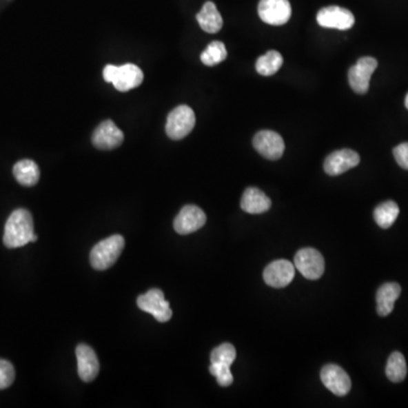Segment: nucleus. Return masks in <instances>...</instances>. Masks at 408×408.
Segmentation results:
<instances>
[{
  "label": "nucleus",
  "instance_id": "nucleus-1",
  "mask_svg": "<svg viewBox=\"0 0 408 408\" xmlns=\"http://www.w3.org/2000/svg\"><path fill=\"white\" fill-rule=\"evenodd\" d=\"M37 235H34L33 218L29 211L26 209H17L10 214L5 225L3 233V244L8 249H17L37 242Z\"/></svg>",
  "mask_w": 408,
  "mask_h": 408
},
{
  "label": "nucleus",
  "instance_id": "nucleus-2",
  "mask_svg": "<svg viewBox=\"0 0 408 408\" xmlns=\"http://www.w3.org/2000/svg\"><path fill=\"white\" fill-rule=\"evenodd\" d=\"M125 239L121 235H112L98 243L90 253V262L96 270H107L121 256L124 249Z\"/></svg>",
  "mask_w": 408,
  "mask_h": 408
},
{
  "label": "nucleus",
  "instance_id": "nucleus-3",
  "mask_svg": "<svg viewBox=\"0 0 408 408\" xmlns=\"http://www.w3.org/2000/svg\"><path fill=\"white\" fill-rule=\"evenodd\" d=\"M195 126V114L188 105H178L167 117L166 133L172 140H182Z\"/></svg>",
  "mask_w": 408,
  "mask_h": 408
},
{
  "label": "nucleus",
  "instance_id": "nucleus-4",
  "mask_svg": "<svg viewBox=\"0 0 408 408\" xmlns=\"http://www.w3.org/2000/svg\"><path fill=\"white\" fill-rule=\"evenodd\" d=\"M137 306L144 312L150 313L159 323H167L172 319V311L167 302L163 290L153 288L137 298Z\"/></svg>",
  "mask_w": 408,
  "mask_h": 408
},
{
  "label": "nucleus",
  "instance_id": "nucleus-5",
  "mask_svg": "<svg viewBox=\"0 0 408 408\" xmlns=\"http://www.w3.org/2000/svg\"><path fill=\"white\" fill-rule=\"evenodd\" d=\"M295 268L303 274L306 279L316 280L325 272V258L316 249L306 247L295 255Z\"/></svg>",
  "mask_w": 408,
  "mask_h": 408
},
{
  "label": "nucleus",
  "instance_id": "nucleus-6",
  "mask_svg": "<svg viewBox=\"0 0 408 408\" xmlns=\"http://www.w3.org/2000/svg\"><path fill=\"white\" fill-rule=\"evenodd\" d=\"M378 68V61L372 57H362L351 66L348 72V81L351 89L358 94H365L370 88V80L374 70Z\"/></svg>",
  "mask_w": 408,
  "mask_h": 408
},
{
  "label": "nucleus",
  "instance_id": "nucleus-7",
  "mask_svg": "<svg viewBox=\"0 0 408 408\" xmlns=\"http://www.w3.org/2000/svg\"><path fill=\"white\" fill-rule=\"evenodd\" d=\"M258 17L270 26H284L292 17V6L288 0H260Z\"/></svg>",
  "mask_w": 408,
  "mask_h": 408
},
{
  "label": "nucleus",
  "instance_id": "nucleus-8",
  "mask_svg": "<svg viewBox=\"0 0 408 408\" xmlns=\"http://www.w3.org/2000/svg\"><path fill=\"white\" fill-rule=\"evenodd\" d=\"M318 24L327 29L349 30L355 24L351 10L339 6L325 7L316 14Z\"/></svg>",
  "mask_w": 408,
  "mask_h": 408
},
{
  "label": "nucleus",
  "instance_id": "nucleus-9",
  "mask_svg": "<svg viewBox=\"0 0 408 408\" xmlns=\"http://www.w3.org/2000/svg\"><path fill=\"white\" fill-rule=\"evenodd\" d=\"M207 223V216L196 205H185L174 221V228L179 235H188L200 229Z\"/></svg>",
  "mask_w": 408,
  "mask_h": 408
},
{
  "label": "nucleus",
  "instance_id": "nucleus-10",
  "mask_svg": "<svg viewBox=\"0 0 408 408\" xmlns=\"http://www.w3.org/2000/svg\"><path fill=\"white\" fill-rule=\"evenodd\" d=\"M255 150L269 160L280 159L285 151L283 137L274 131H260L253 139Z\"/></svg>",
  "mask_w": 408,
  "mask_h": 408
},
{
  "label": "nucleus",
  "instance_id": "nucleus-11",
  "mask_svg": "<svg viewBox=\"0 0 408 408\" xmlns=\"http://www.w3.org/2000/svg\"><path fill=\"white\" fill-rule=\"evenodd\" d=\"M124 141V133L119 130L114 121H102L92 135V143L100 150H112L119 147Z\"/></svg>",
  "mask_w": 408,
  "mask_h": 408
},
{
  "label": "nucleus",
  "instance_id": "nucleus-12",
  "mask_svg": "<svg viewBox=\"0 0 408 408\" xmlns=\"http://www.w3.org/2000/svg\"><path fill=\"white\" fill-rule=\"evenodd\" d=\"M358 153L351 149H343L329 154L325 160V172L330 176H338L360 163Z\"/></svg>",
  "mask_w": 408,
  "mask_h": 408
},
{
  "label": "nucleus",
  "instance_id": "nucleus-13",
  "mask_svg": "<svg viewBox=\"0 0 408 408\" xmlns=\"http://www.w3.org/2000/svg\"><path fill=\"white\" fill-rule=\"evenodd\" d=\"M295 267L287 260H277L265 269L263 278L267 285L274 288H284L293 281Z\"/></svg>",
  "mask_w": 408,
  "mask_h": 408
},
{
  "label": "nucleus",
  "instance_id": "nucleus-14",
  "mask_svg": "<svg viewBox=\"0 0 408 408\" xmlns=\"http://www.w3.org/2000/svg\"><path fill=\"white\" fill-rule=\"evenodd\" d=\"M323 385L336 396L347 395L351 388V378L336 364H328L321 370Z\"/></svg>",
  "mask_w": 408,
  "mask_h": 408
},
{
  "label": "nucleus",
  "instance_id": "nucleus-15",
  "mask_svg": "<svg viewBox=\"0 0 408 408\" xmlns=\"http://www.w3.org/2000/svg\"><path fill=\"white\" fill-rule=\"evenodd\" d=\"M77 372L84 382H91L99 374L100 364L96 351L88 345L76 347Z\"/></svg>",
  "mask_w": 408,
  "mask_h": 408
},
{
  "label": "nucleus",
  "instance_id": "nucleus-16",
  "mask_svg": "<svg viewBox=\"0 0 408 408\" xmlns=\"http://www.w3.org/2000/svg\"><path fill=\"white\" fill-rule=\"evenodd\" d=\"M143 72L133 64L119 66L115 80L112 84L121 92H127L130 90L135 89L143 82Z\"/></svg>",
  "mask_w": 408,
  "mask_h": 408
},
{
  "label": "nucleus",
  "instance_id": "nucleus-17",
  "mask_svg": "<svg viewBox=\"0 0 408 408\" xmlns=\"http://www.w3.org/2000/svg\"><path fill=\"white\" fill-rule=\"evenodd\" d=\"M243 210L251 214H260L272 207V201L263 192L256 187L246 188L241 201Z\"/></svg>",
  "mask_w": 408,
  "mask_h": 408
},
{
  "label": "nucleus",
  "instance_id": "nucleus-18",
  "mask_svg": "<svg viewBox=\"0 0 408 408\" xmlns=\"http://www.w3.org/2000/svg\"><path fill=\"white\" fill-rule=\"evenodd\" d=\"M402 288L397 283H387L378 289L376 293V311L380 316H389L398 300Z\"/></svg>",
  "mask_w": 408,
  "mask_h": 408
},
{
  "label": "nucleus",
  "instance_id": "nucleus-19",
  "mask_svg": "<svg viewBox=\"0 0 408 408\" xmlns=\"http://www.w3.org/2000/svg\"><path fill=\"white\" fill-rule=\"evenodd\" d=\"M201 29L207 33H217L223 28V17L212 1L204 3L200 13L196 15Z\"/></svg>",
  "mask_w": 408,
  "mask_h": 408
},
{
  "label": "nucleus",
  "instance_id": "nucleus-20",
  "mask_svg": "<svg viewBox=\"0 0 408 408\" xmlns=\"http://www.w3.org/2000/svg\"><path fill=\"white\" fill-rule=\"evenodd\" d=\"M13 174L17 182L23 186L35 185L40 178L38 165L30 159L21 160L15 163Z\"/></svg>",
  "mask_w": 408,
  "mask_h": 408
},
{
  "label": "nucleus",
  "instance_id": "nucleus-21",
  "mask_svg": "<svg viewBox=\"0 0 408 408\" xmlns=\"http://www.w3.org/2000/svg\"><path fill=\"white\" fill-rule=\"evenodd\" d=\"M283 63H284V58L281 56L280 52L270 50L263 56L258 57L256 64H255V68L260 75L272 76L280 70Z\"/></svg>",
  "mask_w": 408,
  "mask_h": 408
},
{
  "label": "nucleus",
  "instance_id": "nucleus-22",
  "mask_svg": "<svg viewBox=\"0 0 408 408\" xmlns=\"http://www.w3.org/2000/svg\"><path fill=\"white\" fill-rule=\"evenodd\" d=\"M399 207L394 201H386L379 204L374 210V221L383 229H387L394 225L398 217Z\"/></svg>",
  "mask_w": 408,
  "mask_h": 408
},
{
  "label": "nucleus",
  "instance_id": "nucleus-23",
  "mask_svg": "<svg viewBox=\"0 0 408 408\" xmlns=\"http://www.w3.org/2000/svg\"><path fill=\"white\" fill-rule=\"evenodd\" d=\"M386 374L392 382H402L407 376V365L402 353L395 351L390 355L387 363Z\"/></svg>",
  "mask_w": 408,
  "mask_h": 408
},
{
  "label": "nucleus",
  "instance_id": "nucleus-24",
  "mask_svg": "<svg viewBox=\"0 0 408 408\" xmlns=\"http://www.w3.org/2000/svg\"><path fill=\"white\" fill-rule=\"evenodd\" d=\"M227 58L226 45L223 42L214 41L201 54V61L205 66H214Z\"/></svg>",
  "mask_w": 408,
  "mask_h": 408
},
{
  "label": "nucleus",
  "instance_id": "nucleus-25",
  "mask_svg": "<svg viewBox=\"0 0 408 408\" xmlns=\"http://www.w3.org/2000/svg\"><path fill=\"white\" fill-rule=\"evenodd\" d=\"M236 358V349L233 345L221 344L217 348H214L212 353H211V363L226 364V365H232L234 360Z\"/></svg>",
  "mask_w": 408,
  "mask_h": 408
},
{
  "label": "nucleus",
  "instance_id": "nucleus-26",
  "mask_svg": "<svg viewBox=\"0 0 408 408\" xmlns=\"http://www.w3.org/2000/svg\"><path fill=\"white\" fill-rule=\"evenodd\" d=\"M210 374L216 376L218 383L221 387H229L234 381V376L230 371L229 365L226 364L211 363Z\"/></svg>",
  "mask_w": 408,
  "mask_h": 408
},
{
  "label": "nucleus",
  "instance_id": "nucleus-27",
  "mask_svg": "<svg viewBox=\"0 0 408 408\" xmlns=\"http://www.w3.org/2000/svg\"><path fill=\"white\" fill-rule=\"evenodd\" d=\"M15 380V370L13 364L8 360H0V390L12 386Z\"/></svg>",
  "mask_w": 408,
  "mask_h": 408
},
{
  "label": "nucleus",
  "instance_id": "nucleus-28",
  "mask_svg": "<svg viewBox=\"0 0 408 408\" xmlns=\"http://www.w3.org/2000/svg\"><path fill=\"white\" fill-rule=\"evenodd\" d=\"M394 156L399 166L408 170V142L397 145L394 149Z\"/></svg>",
  "mask_w": 408,
  "mask_h": 408
},
{
  "label": "nucleus",
  "instance_id": "nucleus-29",
  "mask_svg": "<svg viewBox=\"0 0 408 408\" xmlns=\"http://www.w3.org/2000/svg\"><path fill=\"white\" fill-rule=\"evenodd\" d=\"M117 70H119V66H115V65H107L105 66V70H103V79H105V82L112 83V81L115 80Z\"/></svg>",
  "mask_w": 408,
  "mask_h": 408
},
{
  "label": "nucleus",
  "instance_id": "nucleus-30",
  "mask_svg": "<svg viewBox=\"0 0 408 408\" xmlns=\"http://www.w3.org/2000/svg\"><path fill=\"white\" fill-rule=\"evenodd\" d=\"M405 105H406V108L408 109V93H407V96H406Z\"/></svg>",
  "mask_w": 408,
  "mask_h": 408
}]
</instances>
